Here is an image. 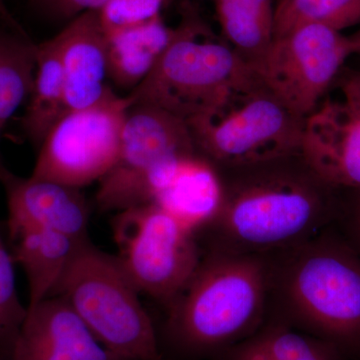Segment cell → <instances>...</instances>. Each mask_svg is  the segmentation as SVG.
I'll return each mask as SVG.
<instances>
[{"mask_svg": "<svg viewBox=\"0 0 360 360\" xmlns=\"http://www.w3.org/2000/svg\"><path fill=\"white\" fill-rule=\"evenodd\" d=\"M9 239L14 264L20 265L27 279V309L53 295L78 248L87 241L41 229H26Z\"/></svg>", "mask_w": 360, "mask_h": 360, "instance_id": "obj_16", "label": "cell"}, {"mask_svg": "<svg viewBox=\"0 0 360 360\" xmlns=\"http://www.w3.org/2000/svg\"><path fill=\"white\" fill-rule=\"evenodd\" d=\"M112 233L116 257L137 290L168 309L202 258L194 232L160 206L148 203L116 212Z\"/></svg>", "mask_w": 360, "mask_h": 360, "instance_id": "obj_7", "label": "cell"}, {"mask_svg": "<svg viewBox=\"0 0 360 360\" xmlns=\"http://www.w3.org/2000/svg\"><path fill=\"white\" fill-rule=\"evenodd\" d=\"M168 1H170V0H167V2H168Z\"/></svg>", "mask_w": 360, "mask_h": 360, "instance_id": "obj_30", "label": "cell"}, {"mask_svg": "<svg viewBox=\"0 0 360 360\" xmlns=\"http://www.w3.org/2000/svg\"><path fill=\"white\" fill-rule=\"evenodd\" d=\"M342 101L360 115V71L347 70L340 77Z\"/></svg>", "mask_w": 360, "mask_h": 360, "instance_id": "obj_27", "label": "cell"}, {"mask_svg": "<svg viewBox=\"0 0 360 360\" xmlns=\"http://www.w3.org/2000/svg\"><path fill=\"white\" fill-rule=\"evenodd\" d=\"M167 0H108L99 11L104 32H112L143 25L160 15Z\"/></svg>", "mask_w": 360, "mask_h": 360, "instance_id": "obj_24", "label": "cell"}, {"mask_svg": "<svg viewBox=\"0 0 360 360\" xmlns=\"http://www.w3.org/2000/svg\"><path fill=\"white\" fill-rule=\"evenodd\" d=\"M352 56L348 37L307 25L274 39L255 70L288 110L307 118Z\"/></svg>", "mask_w": 360, "mask_h": 360, "instance_id": "obj_9", "label": "cell"}, {"mask_svg": "<svg viewBox=\"0 0 360 360\" xmlns=\"http://www.w3.org/2000/svg\"><path fill=\"white\" fill-rule=\"evenodd\" d=\"M196 151L184 120L155 106L134 104L125 118L115 165L99 181L97 207L120 212L141 205L144 182L156 165L169 156Z\"/></svg>", "mask_w": 360, "mask_h": 360, "instance_id": "obj_10", "label": "cell"}, {"mask_svg": "<svg viewBox=\"0 0 360 360\" xmlns=\"http://www.w3.org/2000/svg\"><path fill=\"white\" fill-rule=\"evenodd\" d=\"M53 39L65 78L68 110L96 103L110 87L105 82L108 41L98 13L79 14Z\"/></svg>", "mask_w": 360, "mask_h": 360, "instance_id": "obj_15", "label": "cell"}, {"mask_svg": "<svg viewBox=\"0 0 360 360\" xmlns=\"http://www.w3.org/2000/svg\"><path fill=\"white\" fill-rule=\"evenodd\" d=\"M34 78L21 129L39 148L56 123L68 111L65 78L53 37L37 44Z\"/></svg>", "mask_w": 360, "mask_h": 360, "instance_id": "obj_18", "label": "cell"}, {"mask_svg": "<svg viewBox=\"0 0 360 360\" xmlns=\"http://www.w3.org/2000/svg\"><path fill=\"white\" fill-rule=\"evenodd\" d=\"M7 360H120L58 296L27 309Z\"/></svg>", "mask_w": 360, "mask_h": 360, "instance_id": "obj_14", "label": "cell"}, {"mask_svg": "<svg viewBox=\"0 0 360 360\" xmlns=\"http://www.w3.org/2000/svg\"><path fill=\"white\" fill-rule=\"evenodd\" d=\"M269 303L264 255L205 251L168 307L163 342L174 360H219L264 324Z\"/></svg>", "mask_w": 360, "mask_h": 360, "instance_id": "obj_3", "label": "cell"}, {"mask_svg": "<svg viewBox=\"0 0 360 360\" xmlns=\"http://www.w3.org/2000/svg\"><path fill=\"white\" fill-rule=\"evenodd\" d=\"M14 260L0 234V357L8 359L27 314L16 288Z\"/></svg>", "mask_w": 360, "mask_h": 360, "instance_id": "obj_23", "label": "cell"}, {"mask_svg": "<svg viewBox=\"0 0 360 360\" xmlns=\"http://www.w3.org/2000/svg\"><path fill=\"white\" fill-rule=\"evenodd\" d=\"M181 15L172 44L129 96L132 105L155 106L186 122L212 110L257 71L193 7L186 6Z\"/></svg>", "mask_w": 360, "mask_h": 360, "instance_id": "obj_4", "label": "cell"}, {"mask_svg": "<svg viewBox=\"0 0 360 360\" xmlns=\"http://www.w3.org/2000/svg\"><path fill=\"white\" fill-rule=\"evenodd\" d=\"M219 360H347L326 341L267 317L259 328Z\"/></svg>", "mask_w": 360, "mask_h": 360, "instance_id": "obj_19", "label": "cell"}, {"mask_svg": "<svg viewBox=\"0 0 360 360\" xmlns=\"http://www.w3.org/2000/svg\"><path fill=\"white\" fill-rule=\"evenodd\" d=\"M266 319H276L360 360V255L335 224L267 253Z\"/></svg>", "mask_w": 360, "mask_h": 360, "instance_id": "obj_2", "label": "cell"}, {"mask_svg": "<svg viewBox=\"0 0 360 360\" xmlns=\"http://www.w3.org/2000/svg\"><path fill=\"white\" fill-rule=\"evenodd\" d=\"M345 191L348 193V198H341L340 217L335 225L360 255V191Z\"/></svg>", "mask_w": 360, "mask_h": 360, "instance_id": "obj_25", "label": "cell"}, {"mask_svg": "<svg viewBox=\"0 0 360 360\" xmlns=\"http://www.w3.org/2000/svg\"><path fill=\"white\" fill-rule=\"evenodd\" d=\"M131 106L110 86L96 103L68 110L40 144L30 176L78 189L101 181L115 165Z\"/></svg>", "mask_w": 360, "mask_h": 360, "instance_id": "obj_8", "label": "cell"}, {"mask_svg": "<svg viewBox=\"0 0 360 360\" xmlns=\"http://www.w3.org/2000/svg\"><path fill=\"white\" fill-rule=\"evenodd\" d=\"M305 120L288 110L257 72L186 123L198 153L224 169L300 153Z\"/></svg>", "mask_w": 360, "mask_h": 360, "instance_id": "obj_6", "label": "cell"}, {"mask_svg": "<svg viewBox=\"0 0 360 360\" xmlns=\"http://www.w3.org/2000/svg\"><path fill=\"white\" fill-rule=\"evenodd\" d=\"M219 170V207L195 233L202 252L267 255L300 245L335 224L340 191L302 153Z\"/></svg>", "mask_w": 360, "mask_h": 360, "instance_id": "obj_1", "label": "cell"}, {"mask_svg": "<svg viewBox=\"0 0 360 360\" xmlns=\"http://www.w3.org/2000/svg\"><path fill=\"white\" fill-rule=\"evenodd\" d=\"M348 39H349L350 44H352V54L360 56V30L348 37Z\"/></svg>", "mask_w": 360, "mask_h": 360, "instance_id": "obj_29", "label": "cell"}, {"mask_svg": "<svg viewBox=\"0 0 360 360\" xmlns=\"http://www.w3.org/2000/svg\"><path fill=\"white\" fill-rule=\"evenodd\" d=\"M0 20L4 21V25H6V27H8L9 30L27 37V34H26L22 26H21L20 22L14 18L13 13H11V11H9V9L7 8L6 4L4 0H0Z\"/></svg>", "mask_w": 360, "mask_h": 360, "instance_id": "obj_28", "label": "cell"}, {"mask_svg": "<svg viewBox=\"0 0 360 360\" xmlns=\"http://www.w3.org/2000/svg\"><path fill=\"white\" fill-rule=\"evenodd\" d=\"M175 34L176 27H168L160 15L143 25L105 32L108 78L132 91L148 77Z\"/></svg>", "mask_w": 360, "mask_h": 360, "instance_id": "obj_17", "label": "cell"}, {"mask_svg": "<svg viewBox=\"0 0 360 360\" xmlns=\"http://www.w3.org/2000/svg\"><path fill=\"white\" fill-rule=\"evenodd\" d=\"M300 153L329 186L360 191V115L345 101L326 99L307 116Z\"/></svg>", "mask_w": 360, "mask_h": 360, "instance_id": "obj_13", "label": "cell"}, {"mask_svg": "<svg viewBox=\"0 0 360 360\" xmlns=\"http://www.w3.org/2000/svg\"><path fill=\"white\" fill-rule=\"evenodd\" d=\"M359 23L360 0H278L274 39L303 25H321L340 32Z\"/></svg>", "mask_w": 360, "mask_h": 360, "instance_id": "obj_22", "label": "cell"}, {"mask_svg": "<svg viewBox=\"0 0 360 360\" xmlns=\"http://www.w3.org/2000/svg\"><path fill=\"white\" fill-rule=\"evenodd\" d=\"M6 193L9 236L26 229H49L78 241L89 240L90 212L80 189L58 182L21 177L0 170Z\"/></svg>", "mask_w": 360, "mask_h": 360, "instance_id": "obj_11", "label": "cell"}, {"mask_svg": "<svg viewBox=\"0 0 360 360\" xmlns=\"http://www.w3.org/2000/svg\"><path fill=\"white\" fill-rule=\"evenodd\" d=\"M39 9L54 18H75L86 11H97L108 0H32Z\"/></svg>", "mask_w": 360, "mask_h": 360, "instance_id": "obj_26", "label": "cell"}, {"mask_svg": "<svg viewBox=\"0 0 360 360\" xmlns=\"http://www.w3.org/2000/svg\"><path fill=\"white\" fill-rule=\"evenodd\" d=\"M220 194L219 170L196 151L156 165L146 177L143 202L160 206L195 234L217 212Z\"/></svg>", "mask_w": 360, "mask_h": 360, "instance_id": "obj_12", "label": "cell"}, {"mask_svg": "<svg viewBox=\"0 0 360 360\" xmlns=\"http://www.w3.org/2000/svg\"><path fill=\"white\" fill-rule=\"evenodd\" d=\"M141 295L116 255L87 240L53 295L63 298L97 340L120 360H165Z\"/></svg>", "mask_w": 360, "mask_h": 360, "instance_id": "obj_5", "label": "cell"}, {"mask_svg": "<svg viewBox=\"0 0 360 360\" xmlns=\"http://www.w3.org/2000/svg\"><path fill=\"white\" fill-rule=\"evenodd\" d=\"M222 39L255 70L274 41L272 0H215Z\"/></svg>", "mask_w": 360, "mask_h": 360, "instance_id": "obj_20", "label": "cell"}, {"mask_svg": "<svg viewBox=\"0 0 360 360\" xmlns=\"http://www.w3.org/2000/svg\"><path fill=\"white\" fill-rule=\"evenodd\" d=\"M37 44L28 37L0 26V139L7 122L30 96ZM4 163L0 160V170Z\"/></svg>", "mask_w": 360, "mask_h": 360, "instance_id": "obj_21", "label": "cell"}]
</instances>
